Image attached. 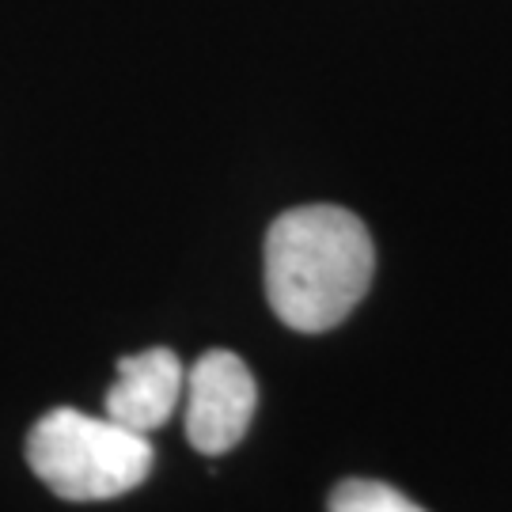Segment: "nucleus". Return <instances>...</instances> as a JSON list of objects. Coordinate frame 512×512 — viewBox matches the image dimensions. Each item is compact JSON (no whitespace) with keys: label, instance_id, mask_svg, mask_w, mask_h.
<instances>
[{"label":"nucleus","instance_id":"f257e3e1","mask_svg":"<svg viewBox=\"0 0 512 512\" xmlns=\"http://www.w3.org/2000/svg\"><path fill=\"white\" fill-rule=\"evenodd\" d=\"M376 274L365 220L342 205H300L266 232V296L285 327L300 334L346 323Z\"/></svg>","mask_w":512,"mask_h":512},{"label":"nucleus","instance_id":"f03ea898","mask_svg":"<svg viewBox=\"0 0 512 512\" xmlns=\"http://www.w3.org/2000/svg\"><path fill=\"white\" fill-rule=\"evenodd\" d=\"M27 463L65 501H110L137 490L152 467L156 448L145 433L69 406H57L35 421L27 437Z\"/></svg>","mask_w":512,"mask_h":512},{"label":"nucleus","instance_id":"20e7f679","mask_svg":"<svg viewBox=\"0 0 512 512\" xmlns=\"http://www.w3.org/2000/svg\"><path fill=\"white\" fill-rule=\"evenodd\" d=\"M186 368L171 349L156 346L118 361V376L107 391L103 414L133 433H156L183 403Z\"/></svg>","mask_w":512,"mask_h":512},{"label":"nucleus","instance_id":"7ed1b4c3","mask_svg":"<svg viewBox=\"0 0 512 512\" xmlns=\"http://www.w3.org/2000/svg\"><path fill=\"white\" fill-rule=\"evenodd\" d=\"M186 440L202 456L232 452L251 429L258 387L243 357L228 349H209L186 372Z\"/></svg>","mask_w":512,"mask_h":512},{"label":"nucleus","instance_id":"39448f33","mask_svg":"<svg viewBox=\"0 0 512 512\" xmlns=\"http://www.w3.org/2000/svg\"><path fill=\"white\" fill-rule=\"evenodd\" d=\"M327 512H425L403 490L376 482V478H346L334 486Z\"/></svg>","mask_w":512,"mask_h":512}]
</instances>
